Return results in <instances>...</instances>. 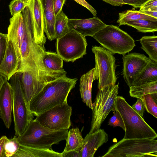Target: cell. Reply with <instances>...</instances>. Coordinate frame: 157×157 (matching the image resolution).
Here are the masks:
<instances>
[{
    "instance_id": "836d02e7",
    "label": "cell",
    "mask_w": 157,
    "mask_h": 157,
    "mask_svg": "<svg viewBox=\"0 0 157 157\" xmlns=\"http://www.w3.org/2000/svg\"><path fill=\"white\" fill-rule=\"evenodd\" d=\"M139 11H157V0H147L140 7Z\"/></svg>"
},
{
    "instance_id": "f546056e",
    "label": "cell",
    "mask_w": 157,
    "mask_h": 157,
    "mask_svg": "<svg viewBox=\"0 0 157 157\" xmlns=\"http://www.w3.org/2000/svg\"><path fill=\"white\" fill-rule=\"evenodd\" d=\"M20 145L16 135L10 139L7 138L4 146L5 157H13L18 150Z\"/></svg>"
},
{
    "instance_id": "60d3db41",
    "label": "cell",
    "mask_w": 157,
    "mask_h": 157,
    "mask_svg": "<svg viewBox=\"0 0 157 157\" xmlns=\"http://www.w3.org/2000/svg\"><path fill=\"white\" fill-rule=\"evenodd\" d=\"M7 137L5 136H2L0 139V157H5L4 146Z\"/></svg>"
},
{
    "instance_id": "e0dca14e",
    "label": "cell",
    "mask_w": 157,
    "mask_h": 157,
    "mask_svg": "<svg viewBox=\"0 0 157 157\" xmlns=\"http://www.w3.org/2000/svg\"><path fill=\"white\" fill-rule=\"evenodd\" d=\"M108 140V135L103 129L89 133L84 139L81 157H93L98 149Z\"/></svg>"
},
{
    "instance_id": "f35d334b",
    "label": "cell",
    "mask_w": 157,
    "mask_h": 157,
    "mask_svg": "<svg viewBox=\"0 0 157 157\" xmlns=\"http://www.w3.org/2000/svg\"><path fill=\"white\" fill-rule=\"evenodd\" d=\"M77 3L84 6L89 10L95 16L97 14L96 10L85 0H74Z\"/></svg>"
},
{
    "instance_id": "3957f363",
    "label": "cell",
    "mask_w": 157,
    "mask_h": 157,
    "mask_svg": "<svg viewBox=\"0 0 157 157\" xmlns=\"http://www.w3.org/2000/svg\"><path fill=\"white\" fill-rule=\"evenodd\" d=\"M77 80V78H70L66 76L48 83L31 100L29 106L31 112L36 116L67 101Z\"/></svg>"
},
{
    "instance_id": "5b68a950",
    "label": "cell",
    "mask_w": 157,
    "mask_h": 157,
    "mask_svg": "<svg viewBox=\"0 0 157 157\" xmlns=\"http://www.w3.org/2000/svg\"><path fill=\"white\" fill-rule=\"evenodd\" d=\"M68 129L52 130L33 119L25 131L17 138L22 144L39 149H51L52 145L66 140Z\"/></svg>"
},
{
    "instance_id": "83f0119b",
    "label": "cell",
    "mask_w": 157,
    "mask_h": 157,
    "mask_svg": "<svg viewBox=\"0 0 157 157\" xmlns=\"http://www.w3.org/2000/svg\"><path fill=\"white\" fill-rule=\"evenodd\" d=\"M127 25L143 33H153L157 31V21L139 19L127 22Z\"/></svg>"
},
{
    "instance_id": "30bf717a",
    "label": "cell",
    "mask_w": 157,
    "mask_h": 157,
    "mask_svg": "<svg viewBox=\"0 0 157 157\" xmlns=\"http://www.w3.org/2000/svg\"><path fill=\"white\" fill-rule=\"evenodd\" d=\"M91 50L95 59L94 80H98V89L111 84L115 85L117 80L115 57L110 52L101 47L94 46Z\"/></svg>"
},
{
    "instance_id": "9c48e42d",
    "label": "cell",
    "mask_w": 157,
    "mask_h": 157,
    "mask_svg": "<svg viewBox=\"0 0 157 157\" xmlns=\"http://www.w3.org/2000/svg\"><path fill=\"white\" fill-rule=\"evenodd\" d=\"M118 89V83L117 85H108L99 89L94 102L92 103V117L89 133L99 129L109 113L114 110Z\"/></svg>"
},
{
    "instance_id": "f1b7e54d",
    "label": "cell",
    "mask_w": 157,
    "mask_h": 157,
    "mask_svg": "<svg viewBox=\"0 0 157 157\" xmlns=\"http://www.w3.org/2000/svg\"><path fill=\"white\" fill-rule=\"evenodd\" d=\"M68 18L63 10L55 16L54 25L56 39L64 36L70 31L68 24Z\"/></svg>"
},
{
    "instance_id": "7c38bea8",
    "label": "cell",
    "mask_w": 157,
    "mask_h": 157,
    "mask_svg": "<svg viewBox=\"0 0 157 157\" xmlns=\"http://www.w3.org/2000/svg\"><path fill=\"white\" fill-rule=\"evenodd\" d=\"M72 107L67 101L36 116L35 121L42 125L54 130L68 129L71 125Z\"/></svg>"
},
{
    "instance_id": "7402d4cb",
    "label": "cell",
    "mask_w": 157,
    "mask_h": 157,
    "mask_svg": "<svg viewBox=\"0 0 157 157\" xmlns=\"http://www.w3.org/2000/svg\"><path fill=\"white\" fill-rule=\"evenodd\" d=\"M42 59L43 65L47 69L53 71H64L63 59L56 53L45 51L44 47L42 49Z\"/></svg>"
},
{
    "instance_id": "d4e9b609",
    "label": "cell",
    "mask_w": 157,
    "mask_h": 157,
    "mask_svg": "<svg viewBox=\"0 0 157 157\" xmlns=\"http://www.w3.org/2000/svg\"><path fill=\"white\" fill-rule=\"evenodd\" d=\"M139 19H145L152 21H157V18L145 15L135 10H128L119 13V18L117 21L119 26L125 25L126 23L130 21Z\"/></svg>"
},
{
    "instance_id": "8d00e7d4",
    "label": "cell",
    "mask_w": 157,
    "mask_h": 157,
    "mask_svg": "<svg viewBox=\"0 0 157 157\" xmlns=\"http://www.w3.org/2000/svg\"><path fill=\"white\" fill-rule=\"evenodd\" d=\"M66 0H52L55 16L62 10V8Z\"/></svg>"
},
{
    "instance_id": "7bdbcfd3",
    "label": "cell",
    "mask_w": 157,
    "mask_h": 157,
    "mask_svg": "<svg viewBox=\"0 0 157 157\" xmlns=\"http://www.w3.org/2000/svg\"><path fill=\"white\" fill-rule=\"evenodd\" d=\"M141 13L157 18V11H141Z\"/></svg>"
},
{
    "instance_id": "8fae6325",
    "label": "cell",
    "mask_w": 157,
    "mask_h": 157,
    "mask_svg": "<svg viewBox=\"0 0 157 157\" xmlns=\"http://www.w3.org/2000/svg\"><path fill=\"white\" fill-rule=\"evenodd\" d=\"M87 45L85 37L71 30L56 39V50L63 60L73 62L86 54Z\"/></svg>"
},
{
    "instance_id": "d590c367",
    "label": "cell",
    "mask_w": 157,
    "mask_h": 157,
    "mask_svg": "<svg viewBox=\"0 0 157 157\" xmlns=\"http://www.w3.org/2000/svg\"><path fill=\"white\" fill-rule=\"evenodd\" d=\"M131 107L136 112L143 118V114L145 108L141 99L137 98L136 102Z\"/></svg>"
},
{
    "instance_id": "74e56055",
    "label": "cell",
    "mask_w": 157,
    "mask_h": 157,
    "mask_svg": "<svg viewBox=\"0 0 157 157\" xmlns=\"http://www.w3.org/2000/svg\"><path fill=\"white\" fill-rule=\"evenodd\" d=\"M125 3L132 6L134 8H140L147 0H122Z\"/></svg>"
},
{
    "instance_id": "277c9868",
    "label": "cell",
    "mask_w": 157,
    "mask_h": 157,
    "mask_svg": "<svg viewBox=\"0 0 157 157\" xmlns=\"http://www.w3.org/2000/svg\"><path fill=\"white\" fill-rule=\"evenodd\" d=\"M115 109L118 110L123 119L125 127L124 139H155L157 137L155 131L145 121L124 98L117 97Z\"/></svg>"
},
{
    "instance_id": "d6986e66",
    "label": "cell",
    "mask_w": 157,
    "mask_h": 157,
    "mask_svg": "<svg viewBox=\"0 0 157 157\" xmlns=\"http://www.w3.org/2000/svg\"><path fill=\"white\" fill-rule=\"evenodd\" d=\"M44 20V31L50 40L56 39L54 25L55 15L52 0H40Z\"/></svg>"
},
{
    "instance_id": "44dd1931",
    "label": "cell",
    "mask_w": 157,
    "mask_h": 157,
    "mask_svg": "<svg viewBox=\"0 0 157 157\" xmlns=\"http://www.w3.org/2000/svg\"><path fill=\"white\" fill-rule=\"evenodd\" d=\"M13 157H62L61 153L51 149L36 148L20 144L19 149Z\"/></svg>"
},
{
    "instance_id": "f6af8a7d",
    "label": "cell",
    "mask_w": 157,
    "mask_h": 157,
    "mask_svg": "<svg viewBox=\"0 0 157 157\" xmlns=\"http://www.w3.org/2000/svg\"><path fill=\"white\" fill-rule=\"evenodd\" d=\"M1 117V112H0V118Z\"/></svg>"
},
{
    "instance_id": "8992f818",
    "label": "cell",
    "mask_w": 157,
    "mask_h": 157,
    "mask_svg": "<svg viewBox=\"0 0 157 157\" xmlns=\"http://www.w3.org/2000/svg\"><path fill=\"white\" fill-rule=\"evenodd\" d=\"M157 140L155 139H123L111 146L101 157H141L155 156Z\"/></svg>"
},
{
    "instance_id": "4dcf8cb0",
    "label": "cell",
    "mask_w": 157,
    "mask_h": 157,
    "mask_svg": "<svg viewBox=\"0 0 157 157\" xmlns=\"http://www.w3.org/2000/svg\"><path fill=\"white\" fill-rule=\"evenodd\" d=\"M142 100L147 111L157 118V105L151 94L142 96L140 98Z\"/></svg>"
},
{
    "instance_id": "ee69618b",
    "label": "cell",
    "mask_w": 157,
    "mask_h": 157,
    "mask_svg": "<svg viewBox=\"0 0 157 157\" xmlns=\"http://www.w3.org/2000/svg\"><path fill=\"white\" fill-rule=\"evenodd\" d=\"M7 80L4 77L0 75V91L4 84Z\"/></svg>"
},
{
    "instance_id": "ffe728a7",
    "label": "cell",
    "mask_w": 157,
    "mask_h": 157,
    "mask_svg": "<svg viewBox=\"0 0 157 157\" xmlns=\"http://www.w3.org/2000/svg\"><path fill=\"white\" fill-rule=\"evenodd\" d=\"M94 68L82 75L80 81V91L82 101L92 110V88L94 80Z\"/></svg>"
},
{
    "instance_id": "603a6c76",
    "label": "cell",
    "mask_w": 157,
    "mask_h": 157,
    "mask_svg": "<svg viewBox=\"0 0 157 157\" xmlns=\"http://www.w3.org/2000/svg\"><path fill=\"white\" fill-rule=\"evenodd\" d=\"M157 81V62L152 60L135 80L132 86Z\"/></svg>"
},
{
    "instance_id": "9a60e30c",
    "label": "cell",
    "mask_w": 157,
    "mask_h": 157,
    "mask_svg": "<svg viewBox=\"0 0 157 157\" xmlns=\"http://www.w3.org/2000/svg\"><path fill=\"white\" fill-rule=\"evenodd\" d=\"M20 60L12 41L7 39L5 53L0 64V75L8 81L19 68Z\"/></svg>"
},
{
    "instance_id": "ba28073f",
    "label": "cell",
    "mask_w": 157,
    "mask_h": 157,
    "mask_svg": "<svg viewBox=\"0 0 157 157\" xmlns=\"http://www.w3.org/2000/svg\"><path fill=\"white\" fill-rule=\"evenodd\" d=\"M21 72H17L10 79L13 89V110L15 135L21 136L25 131L33 115L26 102L21 86Z\"/></svg>"
},
{
    "instance_id": "bcb514c9",
    "label": "cell",
    "mask_w": 157,
    "mask_h": 157,
    "mask_svg": "<svg viewBox=\"0 0 157 157\" xmlns=\"http://www.w3.org/2000/svg\"><path fill=\"white\" fill-rule=\"evenodd\" d=\"M27 1H28V0H26Z\"/></svg>"
},
{
    "instance_id": "4fadbf2b",
    "label": "cell",
    "mask_w": 157,
    "mask_h": 157,
    "mask_svg": "<svg viewBox=\"0 0 157 157\" xmlns=\"http://www.w3.org/2000/svg\"><path fill=\"white\" fill-rule=\"evenodd\" d=\"M122 59L123 77L130 87L151 59L144 54L136 52L124 55Z\"/></svg>"
},
{
    "instance_id": "2e32d148",
    "label": "cell",
    "mask_w": 157,
    "mask_h": 157,
    "mask_svg": "<svg viewBox=\"0 0 157 157\" xmlns=\"http://www.w3.org/2000/svg\"><path fill=\"white\" fill-rule=\"evenodd\" d=\"M13 102V89L7 80L0 91V111L1 118L7 128L10 127L11 124Z\"/></svg>"
},
{
    "instance_id": "1f68e13d",
    "label": "cell",
    "mask_w": 157,
    "mask_h": 157,
    "mask_svg": "<svg viewBox=\"0 0 157 157\" xmlns=\"http://www.w3.org/2000/svg\"><path fill=\"white\" fill-rule=\"evenodd\" d=\"M28 4L26 0H13L9 5L10 11L13 16L21 12Z\"/></svg>"
},
{
    "instance_id": "b9f144b4",
    "label": "cell",
    "mask_w": 157,
    "mask_h": 157,
    "mask_svg": "<svg viewBox=\"0 0 157 157\" xmlns=\"http://www.w3.org/2000/svg\"><path fill=\"white\" fill-rule=\"evenodd\" d=\"M106 2L112 6H122L123 5L125 4L122 0H102Z\"/></svg>"
},
{
    "instance_id": "e575fe53",
    "label": "cell",
    "mask_w": 157,
    "mask_h": 157,
    "mask_svg": "<svg viewBox=\"0 0 157 157\" xmlns=\"http://www.w3.org/2000/svg\"><path fill=\"white\" fill-rule=\"evenodd\" d=\"M7 41V34L0 33V64L5 53Z\"/></svg>"
},
{
    "instance_id": "cb8c5ba5",
    "label": "cell",
    "mask_w": 157,
    "mask_h": 157,
    "mask_svg": "<svg viewBox=\"0 0 157 157\" xmlns=\"http://www.w3.org/2000/svg\"><path fill=\"white\" fill-rule=\"evenodd\" d=\"M84 139L79 128L76 127L70 129L68 131L66 140V144L63 151L72 150L81 152Z\"/></svg>"
},
{
    "instance_id": "6da1fadb",
    "label": "cell",
    "mask_w": 157,
    "mask_h": 157,
    "mask_svg": "<svg viewBox=\"0 0 157 157\" xmlns=\"http://www.w3.org/2000/svg\"><path fill=\"white\" fill-rule=\"evenodd\" d=\"M21 12L10 19L7 39L10 40L20 60L18 69L25 66L32 58L34 26L32 0Z\"/></svg>"
},
{
    "instance_id": "7a4b0ae2",
    "label": "cell",
    "mask_w": 157,
    "mask_h": 157,
    "mask_svg": "<svg viewBox=\"0 0 157 157\" xmlns=\"http://www.w3.org/2000/svg\"><path fill=\"white\" fill-rule=\"evenodd\" d=\"M44 46L35 44L32 61L21 71V86L27 105L48 82L66 76L67 72L53 71L46 69L43 65L42 52Z\"/></svg>"
},
{
    "instance_id": "ac0fdd59",
    "label": "cell",
    "mask_w": 157,
    "mask_h": 157,
    "mask_svg": "<svg viewBox=\"0 0 157 157\" xmlns=\"http://www.w3.org/2000/svg\"><path fill=\"white\" fill-rule=\"evenodd\" d=\"M34 26V42L41 46H44L46 38L44 35V20L40 0H32Z\"/></svg>"
},
{
    "instance_id": "4316f807",
    "label": "cell",
    "mask_w": 157,
    "mask_h": 157,
    "mask_svg": "<svg viewBox=\"0 0 157 157\" xmlns=\"http://www.w3.org/2000/svg\"><path fill=\"white\" fill-rule=\"evenodd\" d=\"M129 93L131 97L137 98L145 94L157 93V81L132 86L129 87Z\"/></svg>"
},
{
    "instance_id": "484cf974",
    "label": "cell",
    "mask_w": 157,
    "mask_h": 157,
    "mask_svg": "<svg viewBox=\"0 0 157 157\" xmlns=\"http://www.w3.org/2000/svg\"><path fill=\"white\" fill-rule=\"evenodd\" d=\"M141 48L148 55L149 59L157 62V36H144L140 40Z\"/></svg>"
},
{
    "instance_id": "d6a6232c",
    "label": "cell",
    "mask_w": 157,
    "mask_h": 157,
    "mask_svg": "<svg viewBox=\"0 0 157 157\" xmlns=\"http://www.w3.org/2000/svg\"><path fill=\"white\" fill-rule=\"evenodd\" d=\"M108 125L114 127H120L125 130L124 124L122 117L119 111L116 109L113 111V115L109 119Z\"/></svg>"
},
{
    "instance_id": "ab89813d",
    "label": "cell",
    "mask_w": 157,
    "mask_h": 157,
    "mask_svg": "<svg viewBox=\"0 0 157 157\" xmlns=\"http://www.w3.org/2000/svg\"><path fill=\"white\" fill-rule=\"evenodd\" d=\"M62 157H81V152L72 150L61 153Z\"/></svg>"
},
{
    "instance_id": "5bb4252c",
    "label": "cell",
    "mask_w": 157,
    "mask_h": 157,
    "mask_svg": "<svg viewBox=\"0 0 157 157\" xmlns=\"http://www.w3.org/2000/svg\"><path fill=\"white\" fill-rule=\"evenodd\" d=\"M68 24L70 30L85 37H93L96 33L107 25L96 17L87 19L68 18Z\"/></svg>"
},
{
    "instance_id": "52a82bcc",
    "label": "cell",
    "mask_w": 157,
    "mask_h": 157,
    "mask_svg": "<svg viewBox=\"0 0 157 157\" xmlns=\"http://www.w3.org/2000/svg\"><path fill=\"white\" fill-rule=\"evenodd\" d=\"M93 37L113 54L124 55L135 46V41L130 35L112 25H107Z\"/></svg>"
}]
</instances>
